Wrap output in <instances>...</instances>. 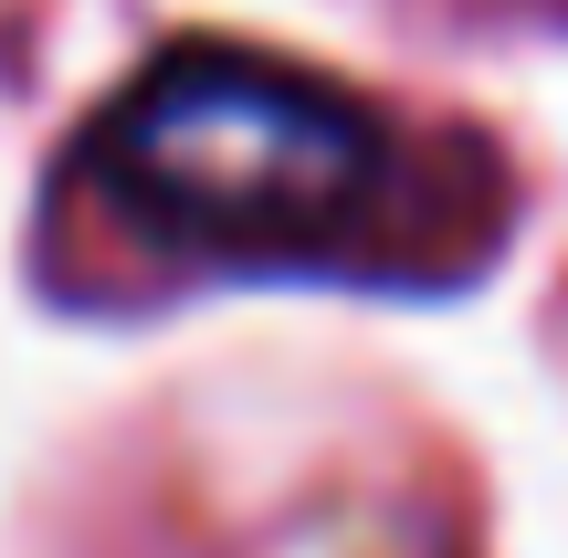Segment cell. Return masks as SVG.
Here are the masks:
<instances>
[{"label":"cell","mask_w":568,"mask_h":558,"mask_svg":"<svg viewBox=\"0 0 568 558\" xmlns=\"http://www.w3.org/2000/svg\"><path fill=\"white\" fill-rule=\"evenodd\" d=\"M95 180L169 253L326 264L368 243V211L389 190V126L305 63L180 42L105 105Z\"/></svg>","instance_id":"obj_1"}]
</instances>
